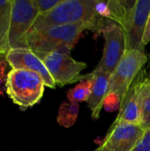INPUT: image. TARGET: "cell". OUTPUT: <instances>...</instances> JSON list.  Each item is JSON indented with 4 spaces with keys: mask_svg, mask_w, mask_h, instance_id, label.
<instances>
[{
    "mask_svg": "<svg viewBox=\"0 0 150 151\" xmlns=\"http://www.w3.org/2000/svg\"><path fill=\"white\" fill-rule=\"evenodd\" d=\"M79 104L72 102L64 103L59 107L57 121L60 126L65 128H69L75 124L79 116Z\"/></svg>",
    "mask_w": 150,
    "mask_h": 151,
    "instance_id": "cell-15",
    "label": "cell"
},
{
    "mask_svg": "<svg viewBox=\"0 0 150 151\" xmlns=\"http://www.w3.org/2000/svg\"><path fill=\"white\" fill-rule=\"evenodd\" d=\"M6 92L21 110L33 107L43 96L45 83L35 72L11 69L6 77Z\"/></svg>",
    "mask_w": 150,
    "mask_h": 151,
    "instance_id": "cell-3",
    "label": "cell"
},
{
    "mask_svg": "<svg viewBox=\"0 0 150 151\" xmlns=\"http://www.w3.org/2000/svg\"><path fill=\"white\" fill-rule=\"evenodd\" d=\"M92 91V80L89 73L87 74L86 79L81 81L76 87L71 88L67 92V98L72 103H81L88 101Z\"/></svg>",
    "mask_w": 150,
    "mask_h": 151,
    "instance_id": "cell-16",
    "label": "cell"
},
{
    "mask_svg": "<svg viewBox=\"0 0 150 151\" xmlns=\"http://www.w3.org/2000/svg\"><path fill=\"white\" fill-rule=\"evenodd\" d=\"M141 127L145 131L150 129V80L144 77L140 88Z\"/></svg>",
    "mask_w": 150,
    "mask_h": 151,
    "instance_id": "cell-14",
    "label": "cell"
},
{
    "mask_svg": "<svg viewBox=\"0 0 150 151\" xmlns=\"http://www.w3.org/2000/svg\"><path fill=\"white\" fill-rule=\"evenodd\" d=\"M71 50L65 48L48 53H35L43 62L57 86L64 87L86 79L87 74L81 75L80 73L87 67V64L73 59Z\"/></svg>",
    "mask_w": 150,
    "mask_h": 151,
    "instance_id": "cell-4",
    "label": "cell"
},
{
    "mask_svg": "<svg viewBox=\"0 0 150 151\" xmlns=\"http://www.w3.org/2000/svg\"><path fill=\"white\" fill-rule=\"evenodd\" d=\"M120 98L115 95V94H109L107 95L104 103H103V108L107 111H114L120 108Z\"/></svg>",
    "mask_w": 150,
    "mask_h": 151,
    "instance_id": "cell-18",
    "label": "cell"
},
{
    "mask_svg": "<svg viewBox=\"0 0 150 151\" xmlns=\"http://www.w3.org/2000/svg\"><path fill=\"white\" fill-rule=\"evenodd\" d=\"M94 151H102V150H101L99 149V147H98V148H97V149H96L95 150H94Z\"/></svg>",
    "mask_w": 150,
    "mask_h": 151,
    "instance_id": "cell-23",
    "label": "cell"
},
{
    "mask_svg": "<svg viewBox=\"0 0 150 151\" xmlns=\"http://www.w3.org/2000/svg\"><path fill=\"white\" fill-rule=\"evenodd\" d=\"M98 0H62L51 12L38 16L29 33L54 26L92 22L95 27V35L102 34L105 22L96 12Z\"/></svg>",
    "mask_w": 150,
    "mask_h": 151,
    "instance_id": "cell-1",
    "label": "cell"
},
{
    "mask_svg": "<svg viewBox=\"0 0 150 151\" xmlns=\"http://www.w3.org/2000/svg\"><path fill=\"white\" fill-rule=\"evenodd\" d=\"M39 16L45 15L57 7L62 0H34Z\"/></svg>",
    "mask_w": 150,
    "mask_h": 151,
    "instance_id": "cell-17",
    "label": "cell"
},
{
    "mask_svg": "<svg viewBox=\"0 0 150 151\" xmlns=\"http://www.w3.org/2000/svg\"><path fill=\"white\" fill-rule=\"evenodd\" d=\"M38 16L39 13L34 0H12L8 35L9 50L27 48V35Z\"/></svg>",
    "mask_w": 150,
    "mask_h": 151,
    "instance_id": "cell-6",
    "label": "cell"
},
{
    "mask_svg": "<svg viewBox=\"0 0 150 151\" xmlns=\"http://www.w3.org/2000/svg\"><path fill=\"white\" fill-rule=\"evenodd\" d=\"M12 0L0 1V51H9L8 35L11 25Z\"/></svg>",
    "mask_w": 150,
    "mask_h": 151,
    "instance_id": "cell-13",
    "label": "cell"
},
{
    "mask_svg": "<svg viewBox=\"0 0 150 151\" xmlns=\"http://www.w3.org/2000/svg\"><path fill=\"white\" fill-rule=\"evenodd\" d=\"M7 52L8 51H0V84L4 77V70L8 64L6 60Z\"/></svg>",
    "mask_w": 150,
    "mask_h": 151,
    "instance_id": "cell-20",
    "label": "cell"
},
{
    "mask_svg": "<svg viewBox=\"0 0 150 151\" xmlns=\"http://www.w3.org/2000/svg\"><path fill=\"white\" fill-rule=\"evenodd\" d=\"M144 73L141 72L137 77L133 84L129 88L126 96L120 104L119 112L111 126L118 124H141V104H140V88Z\"/></svg>",
    "mask_w": 150,
    "mask_h": 151,
    "instance_id": "cell-11",
    "label": "cell"
},
{
    "mask_svg": "<svg viewBox=\"0 0 150 151\" xmlns=\"http://www.w3.org/2000/svg\"><path fill=\"white\" fill-rule=\"evenodd\" d=\"M85 30L95 34V27L92 22H80L40 29L27 34V48L34 53H48L65 48L72 50Z\"/></svg>",
    "mask_w": 150,
    "mask_h": 151,
    "instance_id": "cell-2",
    "label": "cell"
},
{
    "mask_svg": "<svg viewBox=\"0 0 150 151\" xmlns=\"http://www.w3.org/2000/svg\"><path fill=\"white\" fill-rule=\"evenodd\" d=\"M150 42V14L147 21V26H146V29L144 32V35H143V39H142V42L144 44V46H146Z\"/></svg>",
    "mask_w": 150,
    "mask_h": 151,
    "instance_id": "cell-21",
    "label": "cell"
},
{
    "mask_svg": "<svg viewBox=\"0 0 150 151\" xmlns=\"http://www.w3.org/2000/svg\"><path fill=\"white\" fill-rule=\"evenodd\" d=\"M148 70H149V75H148V78L150 80V52L149 54L148 55Z\"/></svg>",
    "mask_w": 150,
    "mask_h": 151,
    "instance_id": "cell-22",
    "label": "cell"
},
{
    "mask_svg": "<svg viewBox=\"0 0 150 151\" xmlns=\"http://www.w3.org/2000/svg\"><path fill=\"white\" fill-rule=\"evenodd\" d=\"M150 14V0H135L133 13L126 35V50L145 51L142 42L147 21Z\"/></svg>",
    "mask_w": 150,
    "mask_h": 151,
    "instance_id": "cell-10",
    "label": "cell"
},
{
    "mask_svg": "<svg viewBox=\"0 0 150 151\" xmlns=\"http://www.w3.org/2000/svg\"><path fill=\"white\" fill-rule=\"evenodd\" d=\"M131 151H150V129L145 131L143 136Z\"/></svg>",
    "mask_w": 150,
    "mask_h": 151,
    "instance_id": "cell-19",
    "label": "cell"
},
{
    "mask_svg": "<svg viewBox=\"0 0 150 151\" xmlns=\"http://www.w3.org/2000/svg\"><path fill=\"white\" fill-rule=\"evenodd\" d=\"M6 60L13 70L23 69L35 72L42 78L45 86L51 88H55L57 87L43 62L29 48H18L10 50L7 52Z\"/></svg>",
    "mask_w": 150,
    "mask_h": 151,
    "instance_id": "cell-9",
    "label": "cell"
},
{
    "mask_svg": "<svg viewBox=\"0 0 150 151\" xmlns=\"http://www.w3.org/2000/svg\"><path fill=\"white\" fill-rule=\"evenodd\" d=\"M102 35L104 38L103 57L95 69L112 74L126 53V35L118 24L112 22L103 27Z\"/></svg>",
    "mask_w": 150,
    "mask_h": 151,
    "instance_id": "cell-7",
    "label": "cell"
},
{
    "mask_svg": "<svg viewBox=\"0 0 150 151\" xmlns=\"http://www.w3.org/2000/svg\"><path fill=\"white\" fill-rule=\"evenodd\" d=\"M147 62L148 56H146L145 51L126 50L118 66L111 75L108 95L115 94L122 102L131 86L143 71L142 69Z\"/></svg>",
    "mask_w": 150,
    "mask_h": 151,
    "instance_id": "cell-5",
    "label": "cell"
},
{
    "mask_svg": "<svg viewBox=\"0 0 150 151\" xmlns=\"http://www.w3.org/2000/svg\"><path fill=\"white\" fill-rule=\"evenodd\" d=\"M145 130L139 125L111 126L99 149L102 151H131L143 136Z\"/></svg>",
    "mask_w": 150,
    "mask_h": 151,
    "instance_id": "cell-8",
    "label": "cell"
},
{
    "mask_svg": "<svg viewBox=\"0 0 150 151\" xmlns=\"http://www.w3.org/2000/svg\"><path fill=\"white\" fill-rule=\"evenodd\" d=\"M111 75L95 69L89 73V77L92 80V91L88 104L94 120L99 119L101 111L103 108V103L109 91Z\"/></svg>",
    "mask_w": 150,
    "mask_h": 151,
    "instance_id": "cell-12",
    "label": "cell"
}]
</instances>
